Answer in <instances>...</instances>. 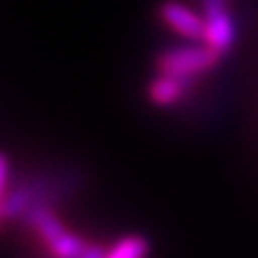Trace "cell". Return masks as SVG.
<instances>
[{"label": "cell", "instance_id": "1", "mask_svg": "<svg viewBox=\"0 0 258 258\" xmlns=\"http://www.w3.org/2000/svg\"><path fill=\"white\" fill-rule=\"evenodd\" d=\"M24 220L37 232V237L41 239V243L54 258H82L88 243L82 237H78L64 228V224L58 220V215L50 207L45 205L32 207L24 215Z\"/></svg>", "mask_w": 258, "mask_h": 258}, {"label": "cell", "instance_id": "2", "mask_svg": "<svg viewBox=\"0 0 258 258\" xmlns=\"http://www.w3.org/2000/svg\"><path fill=\"white\" fill-rule=\"evenodd\" d=\"M220 58H222L220 52H215L213 47L205 45L203 41H196L194 45H183L164 52L157 58V69L159 74H170L191 80L211 71L220 62Z\"/></svg>", "mask_w": 258, "mask_h": 258}, {"label": "cell", "instance_id": "3", "mask_svg": "<svg viewBox=\"0 0 258 258\" xmlns=\"http://www.w3.org/2000/svg\"><path fill=\"white\" fill-rule=\"evenodd\" d=\"M159 18L170 30L187 41H203L205 37V18L189 7H185L176 0H168L159 7Z\"/></svg>", "mask_w": 258, "mask_h": 258}, {"label": "cell", "instance_id": "4", "mask_svg": "<svg viewBox=\"0 0 258 258\" xmlns=\"http://www.w3.org/2000/svg\"><path fill=\"white\" fill-rule=\"evenodd\" d=\"M189 80L170 76V74H159L155 80H151L147 86L149 101L157 108H170L174 103H179L185 93H187Z\"/></svg>", "mask_w": 258, "mask_h": 258}, {"label": "cell", "instance_id": "5", "mask_svg": "<svg viewBox=\"0 0 258 258\" xmlns=\"http://www.w3.org/2000/svg\"><path fill=\"white\" fill-rule=\"evenodd\" d=\"M149 252L151 245L142 235H127L120 237L112 247H108L103 258H147Z\"/></svg>", "mask_w": 258, "mask_h": 258}, {"label": "cell", "instance_id": "6", "mask_svg": "<svg viewBox=\"0 0 258 258\" xmlns=\"http://www.w3.org/2000/svg\"><path fill=\"white\" fill-rule=\"evenodd\" d=\"M228 11V0H203V18L220 15Z\"/></svg>", "mask_w": 258, "mask_h": 258}]
</instances>
